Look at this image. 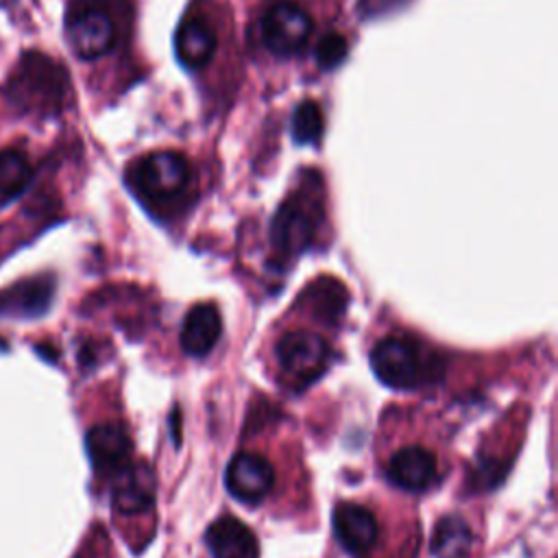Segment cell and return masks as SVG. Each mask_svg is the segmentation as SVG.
Here are the masks:
<instances>
[{"mask_svg": "<svg viewBox=\"0 0 558 558\" xmlns=\"http://www.w3.org/2000/svg\"><path fill=\"white\" fill-rule=\"evenodd\" d=\"M65 94L68 76L59 63L35 50L22 54L9 81V96L15 105L50 113L63 105Z\"/></svg>", "mask_w": 558, "mask_h": 558, "instance_id": "1", "label": "cell"}, {"mask_svg": "<svg viewBox=\"0 0 558 558\" xmlns=\"http://www.w3.org/2000/svg\"><path fill=\"white\" fill-rule=\"evenodd\" d=\"M192 179V168L181 153L157 150L142 157L129 172L133 190L153 203H170L181 196Z\"/></svg>", "mask_w": 558, "mask_h": 558, "instance_id": "2", "label": "cell"}, {"mask_svg": "<svg viewBox=\"0 0 558 558\" xmlns=\"http://www.w3.org/2000/svg\"><path fill=\"white\" fill-rule=\"evenodd\" d=\"M375 375L390 388H418L429 375V360L423 355L416 340L408 336H388L371 351Z\"/></svg>", "mask_w": 558, "mask_h": 558, "instance_id": "3", "label": "cell"}, {"mask_svg": "<svg viewBox=\"0 0 558 558\" xmlns=\"http://www.w3.org/2000/svg\"><path fill=\"white\" fill-rule=\"evenodd\" d=\"M275 360L281 375L296 384H310L327 368L329 344L307 329H292L277 340Z\"/></svg>", "mask_w": 558, "mask_h": 558, "instance_id": "4", "label": "cell"}, {"mask_svg": "<svg viewBox=\"0 0 558 558\" xmlns=\"http://www.w3.org/2000/svg\"><path fill=\"white\" fill-rule=\"evenodd\" d=\"M310 35L312 17L292 0L270 4L262 17V41L277 57H292L301 52L310 41Z\"/></svg>", "mask_w": 558, "mask_h": 558, "instance_id": "5", "label": "cell"}, {"mask_svg": "<svg viewBox=\"0 0 558 558\" xmlns=\"http://www.w3.org/2000/svg\"><path fill=\"white\" fill-rule=\"evenodd\" d=\"M314 205L301 196H290L270 222V242L279 259H292L314 242Z\"/></svg>", "mask_w": 558, "mask_h": 558, "instance_id": "6", "label": "cell"}, {"mask_svg": "<svg viewBox=\"0 0 558 558\" xmlns=\"http://www.w3.org/2000/svg\"><path fill=\"white\" fill-rule=\"evenodd\" d=\"M116 22L100 4H85L68 17V41L81 59H98L116 44Z\"/></svg>", "mask_w": 558, "mask_h": 558, "instance_id": "7", "label": "cell"}, {"mask_svg": "<svg viewBox=\"0 0 558 558\" xmlns=\"http://www.w3.org/2000/svg\"><path fill=\"white\" fill-rule=\"evenodd\" d=\"M227 490L242 504H259L275 486V466L257 451H240L227 466Z\"/></svg>", "mask_w": 558, "mask_h": 558, "instance_id": "8", "label": "cell"}, {"mask_svg": "<svg viewBox=\"0 0 558 558\" xmlns=\"http://www.w3.org/2000/svg\"><path fill=\"white\" fill-rule=\"evenodd\" d=\"M386 475L408 493L427 490L438 477L436 453L423 445H403L388 458Z\"/></svg>", "mask_w": 558, "mask_h": 558, "instance_id": "9", "label": "cell"}, {"mask_svg": "<svg viewBox=\"0 0 558 558\" xmlns=\"http://www.w3.org/2000/svg\"><path fill=\"white\" fill-rule=\"evenodd\" d=\"M333 532L349 554L366 556L377 543L379 523L364 504L342 501L333 510Z\"/></svg>", "mask_w": 558, "mask_h": 558, "instance_id": "10", "label": "cell"}, {"mask_svg": "<svg viewBox=\"0 0 558 558\" xmlns=\"http://www.w3.org/2000/svg\"><path fill=\"white\" fill-rule=\"evenodd\" d=\"M174 48L187 70H203L218 48V33L205 15L187 13L177 26Z\"/></svg>", "mask_w": 558, "mask_h": 558, "instance_id": "11", "label": "cell"}, {"mask_svg": "<svg viewBox=\"0 0 558 558\" xmlns=\"http://www.w3.org/2000/svg\"><path fill=\"white\" fill-rule=\"evenodd\" d=\"M113 510L124 517L144 514L155 504V473L148 464H126L111 490Z\"/></svg>", "mask_w": 558, "mask_h": 558, "instance_id": "12", "label": "cell"}, {"mask_svg": "<svg viewBox=\"0 0 558 558\" xmlns=\"http://www.w3.org/2000/svg\"><path fill=\"white\" fill-rule=\"evenodd\" d=\"M85 447L92 466L100 473L124 469L129 464V456L133 449L126 429L118 423L94 425L85 436Z\"/></svg>", "mask_w": 558, "mask_h": 558, "instance_id": "13", "label": "cell"}, {"mask_svg": "<svg viewBox=\"0 0 558 558\" xmlns=\"http://www.w3.org/2000/svg\"><path fill=\"white\" fill-rule=\"evenodd\" d=\"M222 333V318L216 305L198 303L190 307L181 327V347L192 357L207 355Z\"/></svg>", "mask_w": 558, "mask_h": 558, "instance_id": "14", "label": "cell"}, {"mask_svg": "<svg viewBox=\"0 0 558 558\" xmlns=\"http://www.w3.org/2000/svg\"><path fill=\"white\" fill-rule=\"evenodd\" d=\"M54 281L50 277H35L11 286L0 292V316L11 318H35L50 305Z\"/></svg>", "mask_w": 558, "mask_h": 558, "instance_id": "15", "label": "cell"}, {"mask_svg": "<svg viewBox=\"0 0 558 558\" xmlns=\"http://www.w3.org/2000/svg\"><path fill=\"white\" fill-rule=\"evenodd\" d=\"M207 545L214 558H257L255 534L235 517H220L207 530Z\"/></svg>", "mask_w": 558, "mask_h": 558, "instance_id": "16", "label": "cell"}, {"mask_svg": "<svg viewBox=\"0 0 558 558\" xmlns=\"http://www.w3.org/2000/svg\"><path fill=\"white\" fill-rule=\"evenodd\" d=\"M473 532L460 514H445L434 527L432 549L436 558H469Z\"/></svg>", "mask_w": 558, "mask_h": 558, "instance_id": "17", "label": "cell"}, {"mask_svg": "<svg viewBox=\"0 0 558 558\" xmlns=\"http://www.w3.org/2000/svg\"><path fill=\"white\" fill-rule=\"evenodd\" d=\"M33 168L28 157L17 148L0 150V196L17 198L31 183Z\"/></svg>", "mask_w": 558, "mask_h": 558, "instance_id": "18", "label": "cell"}, {"mask_svg": "<svg viewBox=\"0 0 558 558\" xmlns=\"http://www.w3.org/2000/svg\"><path fill=\"white\" fill-rule=\"evenodd\" d=\"M323 111L318 102L303 100L292 113V137L296 144H312L323 135Z\"/></svg>", "mask_w": 558, "mask_h": 558, "instance_id": "19", "label": "cell"}, {"mask_svg": "<svg viewBox=\"0 0 558 558\" xmlns=\"http://www.w3.org/2000/svg\"><path fill=\"white\" fill-rule=\"evenodd\" d=\"M347 57V39L340 33H327L316 44V61L320 68H336Z\"/></svg>", "mask_w": 558, "mask_h": 558, "instance_id": "20", "label": "cell"}]
</instances>
